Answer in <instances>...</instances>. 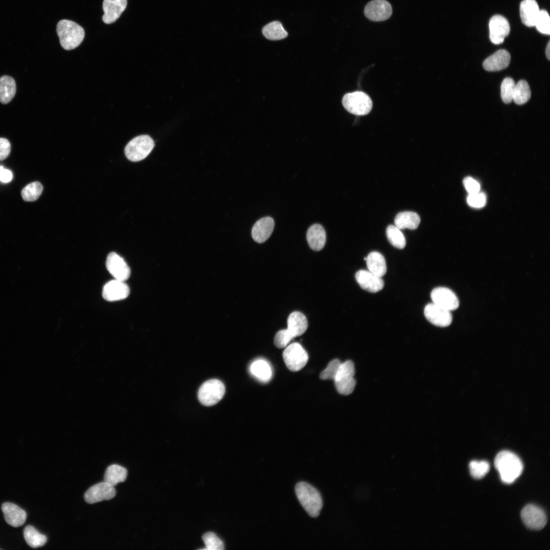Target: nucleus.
Wrapping results in <instances>:
<instances>
[{
    "label": "nucleus",
    "instance_id": "b1692460",
    "mask_svg": "<svg viewBox=\"0 0 550 550\" xmlns=\"http://www.w3.org/2000/svg\"><path fill=\"white\" fill-rule=\"evenodd\" d=\"M307 328V319L302 313L294 311L289 315L287 319V329L293 338L302 335Z\"/></svg>",
    "mask_w": 550,
    "mask_h": 550
},
{
    "label": "nucleus",
    "instance_id": "ddd939ff",
    "mask_svg": "<svg viewBox=\"0 0 550 550\" xmlns=\"http://www.w3.org/2000/svg\"><path fill=\"white\" fill-rule=\"evenodd\" d=\"M116 493L114 486L103 481L91 486L85 492L84 498L86 502L93 504L113 498Z\"/></svg>",
    "mask_w": 550,
    "mask_h": 550
},
{
    "label": "nucleus",
    "instance_id": "f8f14e48",
    "mask_svg": "<svg viewBox=\"0 0 550 550\" xmlns=\"http://www.w3.org/2000/svg\"><path fill=\"white\" fill-rule=\"evenodd\" d=\"M430 296L433 304L450 311L456 309L459 306L457 296L449 288L436 287L433 289Z\"/></svg>",
    "mask_w": 550,
    "mask_h": 550
},
{
    "label": "nucleus",
    "instance_id": "dca6fc26",
    "mask_svg": "<svg viewBox=\"0 0 550 550\" xmlns=\"http://www.w3.org/2000/svg\"><path fill=\"white\" fill-rule=\"evenodd\" d=\"M129 292V288L124 281L115 279L104 286L102 296L106 300L116 301L126 298Z\"/></svg>",
    "mask_w": 550,
    "mask_h": 550
},
{
    "label": "nucleus",
    "instance_id": "20e7f679",
    "mask_svg": "<svg viewBox=\"0 0 550 550\" xmlns=\"http://www.w3.org/2000/svg\"><path fill=\"white\" fill-rule=\"evenodd\" d=\"M154 146L153 140L148 135H141L131 140L125 148L127 158L132 161H139L146 158Z\"/></svg>",
    "mask_w": 550,
    "mask_h": 550
},
{
    "label": "nucleus",
    "instance_id": "e433bc0d",
    "mask_svg": "<svg viewBox=\"0 0 550 550\" xmlns=\"http://www.w3.org/2000/svg\"><path fill=\"white\" fill-rule=\"evenodd\" d=\"M541 33L549 35L550 33V18L548 12L545 10H540L535 25Z\"/></svg>",
    "mask_w": 550,
    "mask_h": 550
},
{
    "label": "nucleus",
    "instance_id": "393cba45",
    "mask_svg": "<svg viewBox=\"0 0 550 550\" xmlns=\"http://www.w3.org/2000/svg\"><path fill=\"white\" fill-rule=\"evenodd\" d=\"M368 270L373 274L382 277L387 272V264L384 257L379 252H372L366 257Z\"/></svg>",
    "mask_w": 550,
    "mask_h": 550
},
{
    "label": "nucleus",
    "instance_id": "ea45409f",
    "mask_svg": "<svg viewBox=\"0 0 550 550\" xmlns=\"http://www.w3.org/2000/svg\"><path fill=\"white\" fill-rule=\"evenodd\" d=\"M293 338H294L287 329L280 330L275 335L274 344L279 348H284L287 346Z\"/></svg>",
    "mask_w": 550,
    "mask_h": 550
},
{
    "label": "nucleus",
    "instance_id": "c756f323",
    "mask_svg": "<svg viewBox=\"0 0 550 550\" xmlns=\"http://www.w3.org/2000/svg\"><path fill=\"white\" fill-rule=\"evenodd\" d=\"M262 33L266 38L271 40H281L288 35L281 23L278 21L266 24L262 29Z\"/></svg>",
    "mask_w": 550,
    "mask_h": 550
},
{
    "label": "nucleus",
    "instance_id": "c03bdc74",
    "mask_svg": "<svg viewBox=\"0 0 550 550\" xmlns=\"http://www.w3.org/2000/svg\"><path fill=\"white\" fill-rule=\"evenodd\" d=\"M12 178L13 175L11 171L0 166V181L1 182L8 183L12 180Z\"/></svg>",
    "mask_w": 550,
    "mask_h": 550
},
{
    "label": "nucleus",
    "instance_id": "473e14b6",
    "mask_svg": "<svg viewBox=\"0 0 550 550\" xmlns=\"http://www.w3.org/2000/svg\"><path fill=\"white\" fill-rule=\"evenodd\" d=\"M387 238L394 247L402 249L406 245V240L400 229L394 225H389L386 230Z\"/></svg>",
    "mask_w": 550,
    "mask_h": 550
},
{
    "label": "nucleus",
    "instance_id": "58836bf2",
    "mask_svg": "<svg viewBox=\"0 0 550 550\" xmlns=\"http://www.w3.org/2000/svg\"><path fill=\"white\" fill-rule=\"evenodd\" d=\"M341 364V363L338 359H335L331 361L326 368L320 374V378L323 380H334Z\"/></svg>",
    "mask_w": 550,
    "mask_h": 550
},
{
    "label": "nucleus",
    "instance_id": "5701e85b",
    "mask_svg": "<svg viewBox=\"0 0 550 550\" xmlns=\"http://www.w3.org/2000/svg\"><path fill=\"white\" fill-rule=\"evenodd\" d=\"M307 240L313 250H322L326 242V233L323 227L318 224L312 225L307 231Z\"/></svg>",
    "mask_w": 550,
    "mask_h": 550
},
{
    "label": "nucleus",
    "instance_id": "f3484780",
    "mask_svg": "<svg viewBox=\"0 0 550 550\" xmlns=\"http://www.w3.org/2000/svg\"><path fill=\"white\" fill-rule=\"evenodd\" d=\"M355 278L360 287L369 292H377L384 286V282L381 278L368 270H359L356 272Z\"/></svg>",
    "mask_w": 550,
    "mask_h": 550
},
{
    "label": "nucleus",
    "instance_id": "6ab92c4d",
    "mask_svg": "<svg viewBox=\"0 0 550 550\" xmlns=\"http://www.w3.org/2000/svg\"><path fill=\"white\" fill-rule=\"evenodd\" d=\"M2 510L7 522L14 527L22 525L26 518L24 510L17 505L10 502H5L2 505Z\"/></svg>",
    "mask_w": 550,
    "mask_h": 550
},
{
    "label": "nucleus",
    "instance_id": "4c0bfd02",
    "mask_svg": "<svg viewBox=\"0 0 550 550\" xmlns=\"http://www.w3.org/2000/svg\"><path fill=\"white\" fill-rule=\"evenodd\" d=\"M202 539L207 549L220 550L224 548L223 541L212 532L205 533Z\"/></svg>",
    "mask_w": 550,
    "mask_h": 550
},
{
    "label": "nucleus",
    "instance_id": "f257e3e1",
    "mask_svg": "<svg viewBox=\"0 0 550 550\" xmlns=\"http://www.w3.org/2000/svg\"><path fill=\"white\" fill-rule=\"evenodd\" d=\"M494 466L502 481L506 484L513 483L522 473L523 464L520 458L508 451L500 452L494 459Z\"/></svg>",
    "mask_w": 550,
    "mask_h": 550
},
{
    "label": "nucleus",
    "instance_id": "7c9ffc66",
    "mask_svg": "<svg viewBox=\"0 0 550 550\" xmlns=\"http://www.w3.org/2000/svg\"><path fill=\"white\" fill-rule=\"evenodd\" d=\"M23 536L28 544L33 548L42 546L47 541L46 536L39 533L31 525L25 527L23 530Z\"/></svg>",
    "mask_w": 550,
    "mask_h": 550
},
{
    "label": "nucleus",
    "instance_id": "7ed1b4c3",
    "mask_svg": "<svg viewBox=\"0 0 550 550\" xmlns=\"http://www.w3.org/2000/svg\"><path fill=\"white\" fill-rule=\"evenodd\" d=\"M57 32L60 44L66 50H71L78 46L85 37L84 29L71 20H60L57 24Z\"/></svg>",
    "mask_w": 550,
    "mask_h": 550
},
{
    "label": "nucleus",
    "instance_id": "a878e982",
    "mask_svg": "<svg viewBox=\"0 0 550 550\" xmlns=\"http://www.w3.org/2000/svg\"><path fill=\"white\" fill-rule=\"evenodd\" d=\"M395 226L399 229H408L415 230L420 223L419 215L412 211H404L399 213L395 217Z\"/></svg>",
    "mask_w": 550,
    "mask_h": 550
},
{
    "label": "nucleus",
    "instance_id": "c85d7f7f",
    "mask_svg": "<svg viewBox=\"0 0 550 550\" xmlns=\"http://www.w3.org/2000/svg\"><path fill=\"white\" fill-rule=\"evenodd\" d=\"M250 371L253 376L263 382L268 381L272 376L270 366L262 360L254 362L250 367Z\"/></svg>",
    "mask_w": 550,
    "mask_h": 550
},
{
    "label": "nucleus",
    "instance_id": "4468645a",
    "mask_svg": "<svg viewBox=\"0 0 550 550\" xmlns=\"http://www.w3.org/2000/svg\"><path fill=\"white\" fill-rule=\"evenodd\" d=\"M424 312L427 320L434 325L446 327L452 322V316L450 311L433 302L425 307Z\"/></svg>",
    "mask_w": 550,
    "mask_h": 550
},
{
    "label": "nucleus",
    "instance_id": "423d86ee",
    "mask_svg": "<svg viewBox=\"0 0 550 550\" xmlns=\"http://www.w3.org/2000/svg\"><path fill=\"white\" fill-rule=\"evenodd\" d=\"M225 387L219 380L212 379L204 382L200 387L198 394L199 401L205 406H212L219 402L223 397Z\"/></svg>",
    "mask_w": 550,
    "mask_h": 550
},
{
    "label": "nucleus",
    "instance_id": "39448f33",
    "mask_svg": "<svg viewBox=\"0 0 550 550\" xmlns=\"http://www.w3.org/2000/svg\"><path fill=\"white\" fill-rule=\"evenodd\" d=\"M342 104L348 112L359 116L368 114L372 107L369 96L361 91L346 94L343 97Z\"/></svg>",
    "mask_w": 550,
    "mask_h": 550
},
{
    "label": "nucleus",
    "instance_id": "72a5a7b5",
    "mask_svg": "<svg viewBox=\"0 0 550 550\" xmlns=\"http://www.w3.org/2000/svg\"><path fill=\"white\" fill-rule=\"evenodd\" d=\"M42 185L38 181L28 184L21 190V194L23 200L26 202H33L37 200L43 191Z\"/></svg>",
    "mask_w": 550,
    "mask_h": 550
},
{
    "label": "nucleus",
    "instance_id": "2eb2a0df",
    "mask_svg": "<svg viewBox=\"0 0 550 550\" xmlns=\"http://www.w3.org/2000/svg\"><path fill=\"white\" fill-rule=\"evenodd\" d=\"M106 265L107 270L115 279L125 281L130 276L129 266L123 258L115 252L108 255Z\"/></svg>",
    "mask_w": 550,
    "mask_h": 550
},
{
    "label": "nucleus",
    "instance_id": "1a4fd4ad",
    "mask_svg": "<svg viewBox=\"0 0 550 550\" xmlns=\"http://www.w3.org/2000/svg\"><path fill=\"white\" fill-rule=\"evenodd\" d=\"M520 514L524 523L531 529H542L546 524L547 519L545 512L534 505L530 504L524 507Z\"/></svg>",
    "mask_w": 550,
    "mask_h": 550
},
{
    "label": "nucleus",
    "instance_id": "6e6552de",
    "mask_svg": "<svg viewBox=\"0 0 550 550\" xmlns=\"http://www.w3.org/2000/svg\"><path fill=\"white\" fill-rule=\"evenodd\" d=\"M283 358L287 368L292 371H298L307 364L308 355L301 345L293 343L286 347Z\"/></svg>",
    "mask_w": 550,
    "mask_h": 550
},
{
    "label": "nucleus",
    "instance_id": "a19ab883",
    "mask_svg": "<svg viewBox=\"0 0 550 550\" xmlns=\"http://www.w3.org/2000/svg\"><path fill=\"white\" fill-rule=\"evenodd\" d=\"M468 204L473 207L481 208L486 203V196L480 191L475 194H469L467 197Z\"/></svg>",
    "mask_w": 550,
    "mask_h": 550
},
{
    "label": "nucleus",
    "instance_id": "9d476101",
    "mask_svg": "<svg viewBox=\"0 0 550 550\" xmlns=\"http://www.w3.org/2000/svg\"><path fill=\"white\" fill-rule=\"evenodd\" d=\"M392 13V6L386 0H373L366 5L364 9L366 17L375 21L387 20Z\"/></svg>",
    "mask_w": 550,
    "mask_h": 550
},
{
    "label": "nucleus",
    "instance_id": "bb28decb",
    "mask_svg": "<svg viewBox=\"0 0 550 550\" xmlns=\"http://www.w3.org/2000/svg\"><path fill=\"white\" fill-rule=\"evenodd\" d=\"M16 90L14 79L11 76L4 75L0 77V102L7 104L14 97Z\"/></svg>",
    "mask_w": 550,
    "mask_h": 550
},
{
    "label": "nucleus",
    "instance_id": "9b49d317",
    "mask_svg": "<svg viewBox=\"0 0 550 550\" xmlns=\"http://www.w3.org/2000/svg\"><path fill=\"white\" fill-rule=\"evenodd\" d=\"M489 38L494 44L503 42L510 31L509 23L504 16L496 15L492 16L489 22Z\"/></svg>",
    "mask_w": 550,
    "mask_h": 550
},
{
    "label": "nucleus",
    "instance_id": "4be33fe9",
    "mask_svg": "<svg viewBox=\"0 0 550 550\" xmlns=\"http://www.w3.org/2000/svg\"><path fill=\"white\" fill-rule=\"evenodd\" d=\"M520 16L522 22L526 26L535 25L540 10L535 0H524L519 7Z\"/></svg>",
    "mask_w": 550,
    "mask_h": 550
},
{
    "label": "nucleus",
    "instance_id": "79ce46f5",
    "mask_svg": "<svg viewBox=\"0 0 550 550\" xmlns=\"http://www.w3.org/2000/svg\"><path fill=\"white\" fill-rule=\"evenodd\" d=\"M463 185L469 194H475L480 191V185L479 182L471 177L465 178L463 181Z\"/></svg>",
    "mask_w": 550,
    "mask_h": 550
},
{
    "label": "nucleus",
    "instance_id": "412c9836",
    "mask_svg": "<svg viewBox=\"0 0 550 550\" xmlns=\"http://www.w3.org/2000/svg\"><path fill=\"white\" fill-rule=\"evenodd\" d=\"M510 54L505 49H500L488 57L483 63L488 71H497L507 68L510 62Z\"/></svg>",
    "mask_w": 550,
    "mask_h": 550
},
{
    "label": "nucleus",
    "instance_id": "37998d69",
    "mask_svg": "<svg viewBox=\"0 0 550 550\" xmlns=\"http://www.w3.org/2000/svg\"><path fill=\"white\" fill-rule=\"evenodd\" d=\"M11 151V144L9 141L3 138H0V161L7 158Z\"/></svg>",
    "mask_w": 550,
    "mask_h": 550
},
{
    "label": "nucleus",
    "instance_id": "f704fd0d",
    "mask_svg": "<svg viewBox=\"0 0 550 550\" xmlns=\"http://www.w3.org/2000/svg\"><path fill=\"white\" fill-rule=\"evenodd\" d=\"M470 473L475 479H481L484 477L489 470V464L485 460H473L469 463Z\"/></svg>",
    "mask_w": 550,
    "mask_h": 550
},
{
    "label": "nucleus",
    "instance_id": "c9c22d12",
    "mask_svg": "<svg viewBox=\"0 0 550 550\" xmlns=\"http://www.w3.org/2000/svg\"><path fill=\"white\" fill-rule=\"evenodd\" d=\"M515 86L514 80L510 77H506L503 80L501 86V96L505 103H509L513 100Z\"/></svg>",
    "mask_w": 550,
    "mask_h": 550
},
{
    "label": "nucleus",
    "instance_id": "f03ea898",
    "mask_svg": "<svg viewBox=\"0 0 550 550\" xmlns=\"http://www.w3.org/2000/svg\"><path fill=\"white\" fill-rule=\"evenodd\" d=\"M297 498L305 510L311 517L319 515L322 507V500L319 492L305 482H299L295 487Z\"/></svg>",
    "mask_w": 550,
    "mask_h": 550
},
{
    "label": "nucleus",
    "instance_id": "0eeeda50",
    "mask_svg": "<svg viewBox=\"0 0 550 550\" xmlns=\"http://www.w3.org/2000/svg\"><path fill=\"white\" fill-rule=\"evenodd\" d=\"M354 375V367L352 361L349 360L341 363L334 380L340 394L347 395L353 391L355 386Z\"/></svg>",
    "mask_w": 550,
    "mask_h": 550
},
{
    "label": "nucleus",
    "instance_id": "a18cd8bd",
    "mask_svg": "<svg viewBox=\"0 0 550 550\" xmlns=\"http://www.w3.org/2000/svg\"><path fill=\"white\" fill-rule=\"evenodd\" d=\"M545 55L548 60H550V42L548 41L545 50Z\"/></svg>",
    "mask_w": 550,
    "mask_h": 550
},
{
    "label": "nucleus",
    "instance_id": "2f4dec72",
    "mask_svg": "<svg viewBox=\"0 0 550 550\" xmlns=\"http://www.w3.org/2000/svg\"><path fill=\"white\" fill-rule=\"evenodd\" d=\"M531 95L530 87L526 80H520L515 84L513 100L516 104H525L530 99Z\"/></svg>",
    "mask_w": 550,
    "mask_h": 550
},
{
    "label": "nucleus",
    "instance_id": "cd10ccee",
    "mask_svg": "<svg viewBox=\"0 0 550 550\" xmlns=\"http://www.w3.org/2000/svg\"><path fill=\"white\" fill-rule=\"evenodd\" d=\"M127 475V471L125 468L119 465L112 464L105 471L104 481L114 486L120 482H124Z\"/></svg>",
    "mask_w": 550,
    "mask_h": 550
},
{
    "label": "nucleus",
    "instance_id": "a211bd4d",
    "mask_svg": "<svg viewBox=\"0 0 550 550\" xmlns=\"http://www.w3.org/2000/svg\"><path fill=\"white\" fill-rule=\"evenodd\" d=\"M127 3V0H104V15L102 16L103 22L106 24L115 22L126 9Z\"/></svg>",
    "mask_w": 550,
    "mask_h": 550
},
{
    "label": "nucleus",
    "instance_id": "aec40b11",
    "mask_svg": "<svg viewBox=\"0 0 550 550\" xmlns=\"http://www.w3.org/2000/svg\"><path fill=\"white\" fill-rule=\"evenodd\" d=\"M274 226V222L271 217H264L259 219L253 227L252 238L258 243L265 242L271 235Z\"/></svg>",
    "mask_w": 550,
    "mask_h": 550
}]
</instances>
